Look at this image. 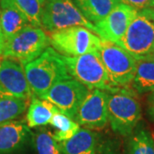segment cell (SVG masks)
I'll list each match as a JSON object with an SVG mask.
<instances>
[{"instance_id":"1","label":"cell","mask_w":154,"mask_h":154,"mask_svg":"<svg viewBox=\"0 0 154 154\" xmlns=\"http://www.w3.org/2000/svg\"><path fill=\"white\" fill-rule=\"evenodd\" d=\"M23 66L33 95L38 98L57 82L72 78L61 55L52 47H48L37 58Z\"/></svg>"},{"instance_id":"2","label":"cell","mask_w":154,"mask_h":154,"mask_svg":"<svg viewBox=\"0 0 154 154\" xmlns=\"http://www.w3.org/2000/svg\"><path fill=\"white\" fill-rule=\"evenodd\" d=\"M140 118L141 106L134 90L116 88L108 92V122L114 132L129 136Z\"/></svg>"},{"instance_id":"3","label":"cell","mask_w":154,"mask_h":154,"mask_svg":"<svg viewBox=\"0 0 154 154\" xmlns=\"http://www.w3.org/2000/svg\"><path fill=\"white\" fill-rule=\"evenodd\" d=\"M50 45L49 35L43 28L29 25L5 41L2 57L25 65L41 55Z\"/></svg>"},{"instance_id":"4","label":"cell","mask_w":154,"mask_h":154,"mask_svg":"<svg viewBox=\"0 0 154 154\" xmlns=\"http://www.w3.org/2000/svg\"><path fill=\"white\" fill-rule=\"evenodd\" d=\"M98 53L113 89L130 86L136 69V59L121 45L103 38Z\"/></svg>"},{"instance_id":"5","label":"cell","mask_w":154,"mask_h":154,"mask_svg":"<svg viewBox=\"0 0 154 154\" xmlns=\"http://www.w3.org/2000/svg\"><path fill=\"white\" fill-rule=\"evenodd\" d=\"M119 45L135 59L154 57V9L138 11Z\"/></svg>"},{"instance_id":"6","label":"cell","mask_w":154,"mask_h":154,"mask_svg":"<svg viewBox=\"0 0 154 154\" xmlns=\"http://www.w3.org/2000/svg\"><path fill=\"white\" fill-rule=\"evenodd\" d=\"M61 57L69 75L90 90L99 89L108 92L114 90L98 52L77 57L61 55Z\"/></svg>"},{"instance_id":"7","label":"cell","mask_w":154,"mask_h":154,"mask_svg":"<svg viewBox=\"0 0 154 154\" xmlns=\"http://www.w3.org/2000/svg\"><path fill=\"white\" fill-rule=\"evenodd\" d=\"M81 26L98 34L97 28L88 22L73 0H45L41 15V27L52 33Z\"/></svg>"},{"instance_id":"8","label":"cell","mask_w":154,"mask_h":154,"mask_svg":"<svg viewBox=\"0 0 154 154\" xmlns=\"http://www.w3.org/2000/svg\"><path fill=\"white\" fill-rule=\"evenodd\" d=\"M50 43L61 55L77 57L99 51L101 38L87 28L75 26L50 33Z\"/></svg>"},{"instance_id":"9","label":"cell","mask_w":154,"mask_h":154,"mask_svg":"<svg viewBox=\"0 0 154 154\" xmlns=\"http://www.w3.org/2000/svg\"><path fill=\"white\" fill-rule=\"evenodd\" d=\"M90 89L78 81L69 78L55 84L39 99L51 102L63 114L75 121L77 111Z\"/></svg>"},{"instance_id":"10","label":"cell","mask_w":154,"mask_h":154,"mask_svg":"<svg viewBox=\"0 0 154 154\" xmlns=\"http://www.w3.org/2000/svg\"><path fill=\"white\" fill-rule=\"evenodd\" d=\"M32 96L24 66L17 61L3 58L0 63V97L28 101Z\"/></svg>"},{"instance_id":"11","label":"cell","mask_w":154,"mask_h":154,"mask_svg":"<svg viewBox=\"0 0 154 154\" xmlns=\"http://www.w3.org/2000/svg\"><path fill=\"white\" fill-rule=\"evenodd\" d=\"M75 121L88 129H100L108 123V92L90 90L77 111Z\"/></svg>"},{"instance_id":"12","label":"cell","mask_w":154,"mask_h":154,"mask_svg":"<svg viewBox=\"0 0 154 154\" xmlns=\"http://www.w3.org/2000/svg\"><path fill=\"white\" fill-rule=\"evenodd\" d=\"M137 12V10L120 3L107 17L94 24L98 35L119 45Z\"/></svg>"},{"instance_id":"13","label":"cell","mask_w":154,"mask_h":154,"mask_svg":"<svg viewBox=\"0 0 154 154\" xmlns=\"http://www.w3.org/2000/svg\"><path fill=\"white\" fill-rule=\"evenodd\" d=\"M24 120H12L0 125V154H13L24 148L31 137Z\"/></svg>"},{"instance_id":"14","label":"cell","mask_w":154,"mask_h":154,"mask_svg":"<svg viewBox=\"0 0 154 154\" xmlns=\"http://www.w3.org/2000/svg\"><path fill=\"white\" fill-rule=\"evenodd\" d=\"M59 146L63 154H96L98 140L93 131L83 128L71 139L59 143Z\"/></svg>"},{"instance_id":"15","label":"cell","mask_w":154,"mask_h":154,"mask_svg":"<svg viewBox=\"0 0 154 154\" xmlns=\"http://www.w3.org/2000/svg\"><path fill=\"white\" fill-rule=\"evenodd\" d=\"M29 25L27 17L15 7L0 5V26L5 41Z\"/></svg>"},{"instance_id":"16","label":"cell","mask_w":154,"mask_h":154,"mask_svg":"<svg viewBox=\"0 0 154 154\" xmlns=\"http://www.w3.org/2000/svg\"><path fill=\"white\" fill-rule=\"evenodd\" d=\"M57 111H59L57 107L51 102L33 95L31 104L28 106L26 122L29 128L47 125Z\"/></svg>"},{"instance_id":"17","label":"cell","mask_w":154,"mask_h":154,"mask_svg":"<svg viewBox=\"0 0 154 154\" xmlns=\"http://www.w3.org/2000/svg\"><path fill=\"white\" fill-rule=\"evenodd\" d=\"M130 87L137 94L154 92V57L136 59V69Z\"/></svg>"},{"instance_id":"18","label":"cell","mask_w":154,"mask_h":154,"mask_svg":"<svg viewBox=\"0 0 154 154\" xmlns=\"http://www.w3.org/2000/svg\"><path fill=\"white\" fill-rule=\"evenodd\" d=\"M88 22L95 24L106 17L120 0H73Z\"/></svg>"},{"instance_id":"19","label":"cell","mask_w":154,"mask_h":154,"mask_svg":"<svg viewBox=\"0 0 154 154\" xmlns=\"http://www.w3.org/2000/svg\"><path fill=\"white\" fill-rule=\"evenodd\" d=\"M45 0H0V5L13 6L27 17L30 24L41 28V15Z\"/></svg>"},{"instance_id":"20","label":"cell","mask_w":154,"mask_h":154,"mask_svg":"<svg viewBox=\"0 0 154 154\" xmlns=\"http://www.w3.org/2000/svg\"><path fill=\"white\" fill-rule=\"evenodd\" d=\"M50 124L57 129L52 135L54 140L58 143L71 139L81 128V126L76 122L63 114L60 110L53 115Z\"/></svg>"},{"instance_id":"21","label":"cell","mask_w":154,"mask_h":154,"mask_svg":"<svg viewBox=\"0 0 154 154\" xmlns=\"http://www.w3.org/2000/svg\"><path fill=\"white\" fill-rule=\"evenodd\" d=\"M129 136L128 154H154V140L150 131L139 128Z\"/></svg>"},{"instance_id":"22","label":"cell","mask_w":154,"mask_h":154,"mask_svg":"<svg viewBox=\"0 0 154 154\" xmlns=\"http://www.w3.org/2000/svg\"><path fill=\"white\" fill-rule=\"evenodd\" d=\"M28 105V101L26 100L0 97V125L16 120L27 110Z\"/></svg>"},{"instance_id":"23","label":"cell","mask_w":154,"mask_h":154,"mask_svg":"<svg viewBox=\"0 0 154 154\" xmlns=\"http://www.w3.org/2000/svg\"><path fill=\"white\" fill-rule=\"evenodd\" d=\"M35 146L38 154H63L59 143L54 140L52 134L45 128L35 134Z\"/></svg>"},{"instance_id":"24","label":"cell","mask_w":154,"mask_h":154,"mask_svg":"<svg viewBox=\"0 0 154 154\" xmlns=\"http://www.w3.org/2000/svg\"><path fill=\"white\" fill-rule=\"evenodd\" d=\"M120 2L137 11H141L145 9H154V0H120Z\"/></svg>"},{"instance_id":"25","label":"cell","mask_w":154,"mask_h":154,"mask_svg":"<svg viewBox=\"0 0 154 154\" xmlns=\"http://www.w3.org/2000/svg\"><path fill=\"white\" fill-rule=\"evenodd\" d=\"M96 154H117L113 146L108 143L98 144L97 147V153Z\"/></svg>"},{"instance_id":"26","label":"cell","mask_w":154,"mask_h":154,"mask_svg":"<svg viewBox=\"0 0 154 154\" xmlns=\"http://www.w3.org/2000/svg\"><path fill=\"white\" fill-rule=\"evenodd\" d=\"M4 46H5V38H4V35H3L1 26H0V57H2V56H3Z\"/></svg>"},{"instance_id":"27","label":"cell","mask_w":154,"mask_h":154,"mask_svg":"<svg viewBox=\"0 0 154 154\" xmlns=\"http://www.w3.org/2000/svg\"><path fill=\"white\" fill-rule=\"evenodd\" d=\"M150 114L154 118V92L152 93L150 99Z\"/></svg>"},{"instance_id":"28","label":"cell","mask_w":154,"mask_h":154,"mask_svg":"<svg viewBox=\"0 0 154 154\" xmlns=\"http://www.w3.org/2000/svg\"><path fill=\"white\" fill-rule=\"evenodd\" d=\"M1 60H2V57H0V63H1Z\"/></svg>"}]
</instances>
